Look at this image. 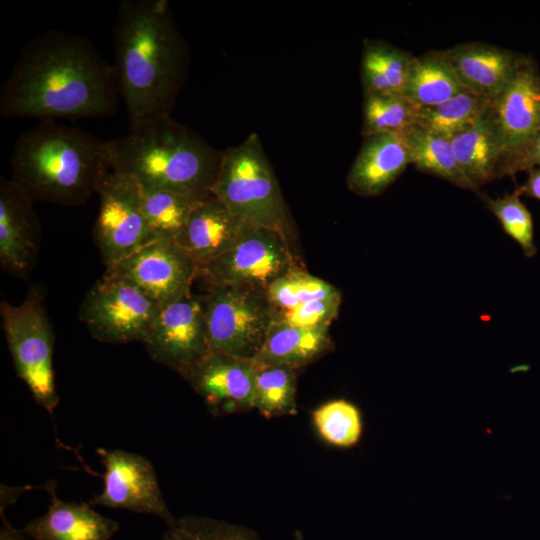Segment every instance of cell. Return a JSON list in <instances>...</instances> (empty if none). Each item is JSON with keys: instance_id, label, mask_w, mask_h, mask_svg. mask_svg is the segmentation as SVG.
Returning <instances> with one entry per match:
<instances>
[{"instance_id": "1", "label": "cell", "mask_w": 540, "mask_h": 540, "mask_svg": "<svg viewBox=\"0 0 540 540\" xmlns=\"http://www.w3.org/2000/svg\"><path fill=\"white\" fill-rule=\"evenodd\" d=\"M113 65L85 37L47 30L20 50L0 93L5 117H107L117 109Z\"/></svg>"}, {"instance_id": "2", "label": "cell", "mask_w": 540, "mask_h": 540, "mask_svg": "<svg viewBox=\"0 0 540 540\" xmlns=\"http://www.w3.org/2000/svg\"><path fill=\"white\" fill-rule=\"evenodd\" d=\"M114 71L130 123L170 115L186 68V46L166 0H124L113 27Z\"/></svg>"}, {"instance_id": "3", "label": "cell", "mask_w": 540, "mask_h": 540, "mask_svg": "<svg viewBox=\"0 0 540 540\" xmlns=\"http://www.w3.org/2000/svg\"><path fill=\"white\" fill-rule=\"evenodd\" d=\"M11 181L31 200L80 205L110 171L106 141L75 127L42 120L17 139Z\"/></svg>"}, {"instance_id": "4", "label": "cell", "mask_w": 540, "mask_h": 540, "mask_svg": "<svg viewBox=\"0 0 540 540\" xmlns=\"http://www.w3.org/2000/svg\"><path fill=\"white\" fill-rule=\"evenodd\" d=\"M110 170L142 188L204 198L211 194L221 153L170 115L130 123L125 136L106 141Z\"/></svg>"}, {"instance_id": "5", "label": "cell", "mask_w": 540, "mask_h": 540, "mask_svg": "<svg viewBox=\"0 0 540 540\" xmlns=\"http://www.w3.org/2000/svg\"><path fill=\"white\" fill-rule=\"evenodd\" d=\"M211 194L242 222L288 232V211L256 134L221 152Z\"/></svg>"}, {"instance_id": "6", "label": "cell", "mask_w": 540, "mask_h": 540, "mask_svg": "<svg viewBox=\"0 0 540 540\" xmlns=\"http://www.w3.org/2000/svg\"><path fill=\"white\" fill-rule=\"evenodd\" d=\"M0 314L18 376L35 401L53 414L60 399L53 369L54 335L42 295L32 288L18 305L2 301Z\"/></svg>"}, {"instance_id": "7", "label": "cell", "mask_w": 540, "mask_h": 540, "mask_svg": "<svg viewBox=\"0 0 540 540\" xmlns=\"http://www.w3.org/2000/svg\"><path fill=\"white\" fill-rule=\"evenodd\" d=\"M301 268L286 233L245 224L232 246L199 273L210 287L266 291L277 279Z\"/></svg>"}, {"instance_id": "8", "label": "cell", "mask_w": 540, "mask_h": 540, "mask_svg": "<svg viewBox=\"0 0 540 540\" xmlns=\"http://www.w3.org/2000/svg\"><path fill=\"white\" fill-rule=\"evenodd\" d=\"M211 352L254 359L274 322V310L264 291L210 287L203 297Z\"/></svg>"}, {"instance_id": "9", "label": "cell", "mask_w": 540, "mask_h": 540, "mask_svg": "<svg viewBox=\"0 0 540 540\" xmlns=\"http://www.w3.org/2000/svg\"><path fill=\"white\" fill-rule=\"evenodd\" d=\"M160 307L134 283L107 268L85 295L79 318L101 342H143Z\"/></svg>"}, {"instance_id": "10", "label": "cell", "mask_w": 540, "mask_h": 540, "mask_svg": "<svg viewBox=\"0 0 540 540\" xmlns=\"http://www.w3.org/2000/svg\"><path fill=\"white\" fill-rule=\"evenodd\" d=\"M99 211L94 239L106 268L113 267L154 239L142 210L141 188L130 176L110 170L97 191Z\"/></svg>"}, {"instance_id": "11", "label": "cell", "mask_w": 540, "mask_h": 540, "mask_svg": "<svg viewBox=\"0 0 540 540\" xmlns=\"http://www.w3.org/2000/svg\"><path fill=\"white\" fill-rule=\"evenodd\" d=\"M142 343L154 361L185 377L211 352L203 297L190 292L162 305Z\"/></svg>"}, {"instance_id": "12", "label": "cell", "mask_w": 540, "mask_h": 540, "mask_svg": "<svg viewBox=\"0 0 540 540\" xmlns=\"http://www.w3.org/2000/svg\"><path fill=\"white\" fill-rule=\"evenodd\" d=\"M96 452L105 468L102 475L104 485L91 505L151 514L159 517L166 525L175 520L148 459L120 449L98 448Z\"/></svg>"}, {"instance_id": "13", "label": "cell", "mask_w": 540, "mask_h": 540, "mask_svg": "<svg viewBox=\"0 0 540 540\" xmlns=\"http://www.w3.org/2000/svg\"><path fill=\"white\" fill-rule=\"evenodd\" d=\"M112 268L159 305L191 292L199 266L175 241L156 238Z\"/></svg>"}, {"instance_id": "14", "label": "cell", "mask_w": 540, "mask_h": 540, "mask_svg": "<svg viewBox=\"0 0 540 540\" xmlns=\"http://www.w3.org/2000/svg\"><path fill=\"white\" fill-rule=\"evenodd\" d=\"M491 109L502 153V178L508 163L540 131V73L534 60L527 57Z\"/></svg>"}, {"instance_id": "15", "label": "cell", "mask_w": 540, "mask_h": 540, "mask_svg": "<svg viewBox=\"0 0 540 540\" xmlns=\"http://www.w3.org/2000/svg\"><path fill=\"white\" fill-rule=\"evenodd\" d=\"M258 366L252 359L210 352L184 377L214 414L253 408Z\"/></svg>"}, {"instance_id": "16", "label": "cell", "mask_w": 540, "mask_h": 540, "mask_svg": "<svg viewBox=\"0 0 540 540\" xmlns=\"http://www.w3.org/2000/svg\"><path fill=\"white\" fill-rule=\"evenodd\" d=\"M441 52L461 87L490 102L507 88L528 57L483 42L460 43Z\"/></svg>"}, {"instance_id": "17", "label": "cell", "mask_w": 540, "mask_h": 540, "mask_svg": "<svg viewBox=\"0 0 540 540\" xmlns=\"http://www.w3.org/2000/svg\"><path fill=\"white\" fill-rule=\"evenodd\" d=\"M31 201L12 181L0 180V263L12 274H25L34 260L39 225Z\"/></svg>"}, {"instance_id": "18", "label": "cell", "mask_w": 540, "mask_h": 540, "mask_svg": "<svg viewBox=\"0 0 540 540\" xmlns=\"http://www.w3.org/2000/svg\"><path fill=\"white\" fill-rule=\"evenodd\" d=\"M50 496L47 512L26 524L24 532L34 540H110L118 531L116 521L107 518L91 504L65 502L58 498L53 480L45 483Z\"/></svg>"}, {"instance_id": "19", "label": "cell", "mask_w": 540, "mask_h": 540, "mask_svg": "<svg viewBox=\"0 0 540 540\" xmlns=\"http://www.w3.org/2000/svg\"><path fill=\"white\" fill-rule=\"evenodd\" d=\"M409 164L411 157L402 134L382 133L364 137L347 176L348 189L364 197L377 196Z\"/></svg>"}, {"instance_id": "20", "label": "cell", "mask_w": 540, "mask_h": 540, "mask_svg": "<svg viewBox=\"0 0 540 540\" xmlns=\"http://www.w3.org/2000/svg\"><path fill=\"white\" fill-rule=\"evenodd\" d=\"M245 224L209 194L195 206L175 241L201 270L232 246Z\"/></svg>"}, {"instance_id": "21", "label": "cell", "mask_w": 540, "mask_h": 540, "mask_svg": "<svg viewBox=\"0 0 540 540\" xmlns=\"http://www.w3.org/2000/svg\"><path fill=\"white\" fill-rule=\"evenodd\" d=\"M450 140L462 172L479 193L481 186L501 178L502 153L491 104Z\"/></svg>"}, {"instance_id": "22", "label": "cell", "mask_w": 540, "mask_h": 540, "mask_svg": "<svg viewBox=\"0 0 540 540\" xmlns=\"http://www.w3.org/2000/svg\"><path fill=\"white\" fill-rule=\"evenodd\" d=\"M328 329L273 322L253 361L258 366L279 365L295 369L307 365L329 349Z\"/></svg>"}, {"instance_id": "23", "label": "cell", "mask_w": 540, "mask_h": 540, "mask_svg": "<svg viewBox=\"0 0 540 540\" xmlns=\"http://www.w3.org/2000/svg\"><path fill=\"white\" fill-rule=\"evenodd\" d=\"M413 58L389 43L367 40L361 57L364 94L403 95Z\"/></svg>"}, {"instance_id": "24", "label": "cell", "mask_w": 540, "mask_h": 540, "mask_svg": "<svg viewBox=\"0 0 540 540\" xmlns=\"http://www.w3.org/2000/svg\"><path fill=\"white\" fill-rule=\"evenodd\" d=\"M463 91L441 50L414 56L403 96L416 108L440 104Z\"/></svg>"}, {"instance_id": "25", "label": "cell", "mask_w": 540, "mask_h": 540, "mask_svg": "<svg viewBox=\"0 0 540 540\" xmlns=\"http://www.w3.org/2000/svg\"><path fill=\"white\" fill-rule=\"evenodd\" d=\"M402 135L409 149L411 164L418 170L481 196L462 172L450 139L418 126H412Z\"/></svg>"}, {"instance_id": "26", "label": "cell", "mask_w": 540, "mask_h": 540, "mask_svg": "<svg viewBox=\"0 0 540 540\" xmlns=\"http://www.w3.org/2000/svg\"><path fill=\"white\" fill-rule=\"evenodd\" d=\"M140 188L143 214L156 238L176 240L203 199L171 190Z\"/></svg>"}, {"instance_id": "27", "label": "cell", "mask_w": 540, "mask_h": 540, "mask_svg": "<svg viewBox=\"0 0 540 540\" xmlns=\"http://www.w3.org/2000/svg\"><path fill=\"white\" fill-rule=\"evenodd\" d=\"M492 102L467 91L440 104L419 108L416 124L430 133L451 139L469 127Z\"/></svg>"}, {"instance_id": "28", "label": "cell", "mask_w": 540, "mask_h": 540, "mask_svg": "<svg viewBox=\"0 0 540 540\" xmlns=\"http://www.w3.org/2000/svg\"><path fill=\"white\" fill-rule=\"evenodd\" d=\"M295 370L279 365L258 366L253 408L267 418L295 414L297 386Z\"/></svg>"}, {"instance_id": "29", "label": "cell", "mask_w": 540, "mask_h": 540, "mask_svg": "<svg viewBox=\"0 0 540 540\" xmlns=\"http://www.w3.org/2000/svg\"><path fill=\"white\" fill-rule=\"evenodd\" d=\"M319 435L330 445L350 449L357 446L363 435V417L354 403L345 399L329 401L312 413Z\"/></svg>"}, {"instance_id": "30", "label": "cell", "mask_w": 540, "mask_h": 540, "mask_svg": "<svg viewBox=\"0 0 540 540\" xmlns=\"http://www.w3.org/2000/svg\"><path fill=\"white\" fill-rule=\"evenodd\" d=\"M417 110L403 95L364 94L362 135L402 134L415 126Z\"/></svg>"}, {"instance_id": "31", "label": "cell", "mask_w": 540, "mask_h": 540, "mask_svg": "<svg viewBox=\"0 0 540 540\" xmlns=\"http://www.w3.org/2000/svg\"><path fill=\"white\" fill-rule=\"evenodd\" d=\"M265 293L274 311L288 310L310 301L341 295L336 287L302 268L277 279Z\"/></svg>"}, {"instance_id": "32", "label": "cell", "mask_w": 540, "mask_h": 540, "mask_svg": "<svg viewBox=\"0 0 540 540\" xmlns=\"http://www.w3.org/2000/svg\"><path fill=\"white\" fill-rule=\"evenodd\" d=\"M486 207L496 216L505 233L522 249L523 254L532 258L537 254L534 241V224L530 211L513 192L496 199L482 197Z\"/></svg>"}, {"instance_id": "33", "label": "cell", "mask_w": 540, "mask_h": 540, "mask_svg": "<svg viewBox=\"0 0 540 540\" xmlns=\"http://www.w3.org/2000/svg\"><path fill=\"white\" fill-rule=\"evenodd\" d=\"M163 540H260L244 526L208 517L186 515L167 525Z\"/></svg>"}, {"instance_id": "34", "label": "cell", "mask_w": 540, "mask_h": 540, "mask_svg": "<svg viewBox=\"0 0 540 540\" xmlns=\"http://www.w3.org/2000/svg\"><path fill=\"white\" fill-rule=\"evenodd\" d=\"M340 304L341 295L310 301L288 310L274 311V322L304 328L329 327Z\"/></svg>"}, {"instance_id": "35", "label": "cell", "mask_w": 540, "mask_h": 540, "mask_svg": "<svg viewBox=\"0 0 540 540\" xmlns=\"http://www.w3.org/2000/svg\"><path fill=\"white\" fill-rule=\"evenodd\" d=\"M540 167V131L535 137L508 163L504 176H513L517 172Z\"/></svg>"}, {"instance_id": "36", "label": "cell", "mask_w": 540, "mask_h": 540, "mask_svg": "<svg viewBox=\"0 0 540 540\" xmlns=\"http://www.w3.org/2000/svg\"><path fill=\"white\" fill-rule=\"evenodd\" d=\"M528 176L523 185L515 189L520 197L525 195L540 201V167H534L526 171Z\"/></svg>"}, {"instance_id": "37", "label": "cell", "mask_w": 540, "mask_h": 540, "mask_svg": "<svg viewBox=\"0 0 540 540\" xmlns=\"http://www.w3.org/2000/svg\"><path fill=\"white\" fill-rule=\"evenodd\" d=\"M6 504L1 503L0 515L2 527L0 531V540H28V536L24 530H19L13 527L5 516Z\"/></svg>"}]
</instances>
